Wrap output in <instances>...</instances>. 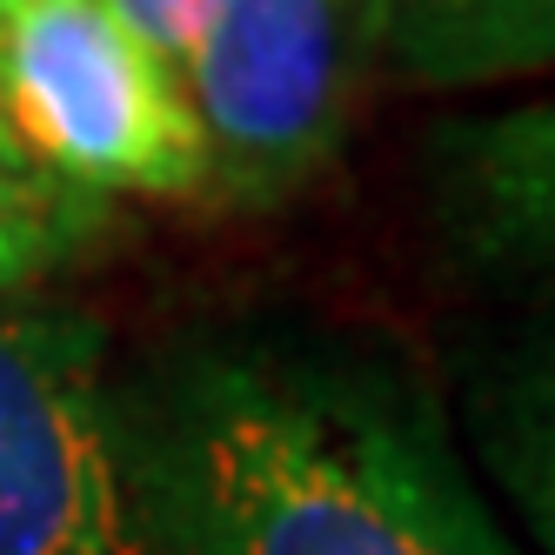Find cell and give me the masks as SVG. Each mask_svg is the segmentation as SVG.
Returning a JSON list of instances; mask_svg holds the SVG:
<instances>
[{
	"label": "cell",
	"instance_id": "6da1fadb",
	"mask_svg": "<svg viewBox=\"0 0 555 555\" xmlns=\"http://www.w3.org/2000/svg\"><path fill=\"white\" fill-rule=\"evenodd\" d=\"M162 555H529L428 382L388 348L234 322L114 375Z\"/></svg>",
	"mask_w": 555,
	"mask_h": 555
},
{
	"label": "cell",
	"instance_id": "7a4b0ae2",
	"mask_svg": "<svg viewBox=\"0 0 555 555\" xmlns=\"http://www.w3.org/2000/svg\"><path fill=\"white\" fill-rule=\"evenodd\" d=\"M0 114L101 202H208V141L181 74L107 0H21L0 14Z\"/></svg>",
	"mask_w": 555,
	"mask_h": 555
},
{
	"label": "cell",
	"instance_id": "3957f363",
	"mask_svg": "<svg viewBox=\"0 0 555 555\" xmlns=\"http://www.w3.org/2000/svg\"><path fill=\"white\" fill-rule=\"evenodd\" d=\"M375 0H221L175 67L208 141V208L274 215L335 168Z\"/></svg>",
	"mask_w": 555,
	"mask_h": 555
},
{
	"label": "cell",
	"instance_id": "277c9868",
	"mask_svg": "<svg viewBox=\"0 0 555 555\" xmlns=\"http://www.w3.org/2000/svg\"><path fill=\"white\" fill-rule=\"evenodd\" d=\"M0 555H162L114 435L107 328L0 295Z\"/></svg>",
	"mask_w": 555,
	"mask_h": 555
},
{
	"label": "cell",
	"instance_id": "5b68a950",
	"mask_svg": "<svg viewBox=\"0 0 555 555\" xmlns=\"http://www.w3.org/2000/svg\"><path fill=\"white\" fill-rule=\"evenodd\" d=\"M428 228L462 274L555 282V94L428 134Z\"/></svg>",
	"mask_w": 555,
	"mask_h": 555
},
{
	"label": "cell",
	"instance_id": "8992f818",
	"mask_svg": "<svg viewBox=\"0 0 555 555\" xmlns=\"http://www.w3.org/2000/svg\"><path fill=\"white\" fill-rule=\"evenodd\" d=\"M375 54L415 88H502L555 67V0H375Z\"/></svg>",
	"mask_w": 555,
	"mask_h": 555
},
{
	"label": "cell",
	"instance_id": "52a82bcc",
	"mask_svg": "<svg viewBox=\"0 0 555 555\" xmlns=\"http://www.w3.org/2000/svg\"><path fill=\"white\" fill-rule=\"evenodd\" d=\"M468 442L529 542L555 555V322L508 341L468 382Z\"/></svg>",
	"mask_w": 555,
	"mask_h": 555
},
{
	"label": "cell",
	"instance_id": "ba28073f",
	"mask_svg": "<svg viewBox=\"0 0 555 555\" xmlns=\"http://www.w3.org/2000/svg\"><path fill=\"white\" fill-rule=\"evenodd\" d=\"M107 234H114V202L34 162L27 141L0 114V295L34 288L54 268H74Z\"/></svg>",
	"mask_w": 555,
	"mask_h": 555
},
{
	"label": "cell",
	"instance_id": "9c48e42d",
	"mask_svg": "<svg viewBox=\"0 0 555 555\" xmlns=\"http://www.w3.org/2000/svg\"><path fill=\"white\" fill-rule=\"evenodd\" d=\"M107 8L121 14V21H128L141 41L168 61V67H181V61H188V48L202 41V27L215 21L221 0H107Z\"/></svg>",
	"mask_w": 555,
	"mask_h": 555
},
{
	"label": "cell",
	"instance_id": "30bf717a",
	"mask_svg": "<svg viewBox=\"0 0 555 555\" xmlns=\"http://www.w3.org/2000/svg\"><path fill=\"white\" fill-rule=\"evenodd\" d=\"M8 8H21V0H0V14H8Z\"/></svg>",
	"mask_w": 555,
	"mask_h": 555
}]
</instances>
